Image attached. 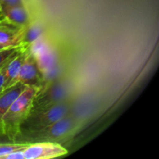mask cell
<instances>
[{"label": "cell", "instance_id": "cell-1", "mask_svg": "<svg viewBox=\"0 0 159 159\" xmlns=\"http://www.w3.org/2000/svg\"><path fill=\"white\" fill-rule=\"evenodd\" d=\"M40 89L26 85L23 91L12 102L2 119V130L7 137L18 131L20 123L29 113L33 101Z\"/></svg>", "mask_w": 159, "mask_h": 159}, {"label": "cell", "instance_id": "cell-2", "mask_svg": "<svg viewBox=\"0 0 159 159\" xmlns=\"http://www.w3.org/2000/svg\"><path fill=\"white\" fill-rule=\"evenodd\" d=\"M67 113L68 107L63 102L54 104L34 113L28 114L20 123L18 131L26 134L40 130L65 117Z\"/></svg>", "mask_w": 159, "mask_h": 159}, {"label": "cell", "instance_id": "cell-3", "mask_svg": "<svg viewBox=\"0 0 159 159\" xmlns=\"http://www.w3.org/2000/svg\"><path fill=\"white\" fill-rule=\"evenodd\" d=\"M71 93V87L65 82H57L39 89L28 114H31L54 104L62 102Z\"/></svg>", "mask_w": 159, "mask_h": 159}, {"label": "cell", "instance_id": "cell-4", "mask_svg": "<svg viewBox=\"0 0 159 159\" xmlns=\"http://www.w3.org/2000/svg\"><path fill=\"white\" fill-rule=\"evenodd\" d=\"M73 127L71 118H61L59 120L36 131L26 134L30 140H55L66 136L70 133Z\"/></svg>", "mask_w": 159, "mask_h": 159}, {"label": "cell", "instance_id": "cell-5", "mask_svg": "<svg viewBox=\"0 0 159 159\" xmlns=\"http://www.w3.org/2000/svg\"><path fill=\"white\" fill-rule=\"evenodd\" d=\"M23 153L25 159H49L65 155L68 152L57 143L38 142L27 144Z\"/></svg>", "mask_w": 159, "mask_h": 159}, {"label": "cell", "instance_id": "cell-6", "mask_svg": "<svg viewBox=\"0 0 159 159\" xmlns=\"http://www.w3.org/2000/svg\"><path fill=\"white\" fill-rule=\"evenodd\" d=\"M17 82H21L25 85L34 86L39 89H41L43 85H44L42 73L39 70L35 58L29 51L22 65L17 77Z\"/></svg>", "mask_w": 159, "mask_h": 159}, {"label": "cell", "instance_id": "cell-7", "mask_svg": "<svg viewBox=\"0 0 159 159\" xmlns=\"http://www.w3.org/2000/svg\"><path fill=\"white\" fill-rule=\"evenodd\" d=\"M25 28L26 26H16L6 20L1 21L0 44L5 48L20 46Z\"/></svg>", "mask_w": 159, "mask_h": 159}, {"label": "cell", "instance_id": "cell-8", "mask_svg": "<svg viewBox=\"0 0 159 159\" xmlns=\"http://www.w3.org/2000/svg\"><path fill=\"white\" fill-rule=\"evenodd\" d=\"M28 54V50L26 49L12 59L3 68L4 69V89L12 86L17 82V77L19 75L22 65Z\"/></svg>", "mask_w": 159, "mask_h": 159}, {"label": "cell", "instance_id": "cell-9", "mask_svg": "<svg viewBox=\"0 0 159 159\" xmlns=\"http://www.w3.org/2000/svg\"><path fill=\"white\" fill-rule=\"evenodd\" d=\"M26 85L20 82H17L12 86L5 89L0 93V133H2V119L9 108L11 104L16 99L17 96L23 91Z\"/></svg>", "mask_w": 159, "mask_h": 159}, {"label": "cell", "instance_id": "cell-10", "mask_svg": "<svg viewBox=\"0 0 159 159\" xmlns=\"http://www.w3.org/2000/svg\"><path fill=\"white\" fill-rule=\"evenodd\" d=\"M33 56L35 58L39 70L41 73L51 69L57 64V57L56 52L49 44L43 50L37 53L35 55Z\"/></svg>", "mask_w": 159, "mask_h": 159}, {"label": "cell", "instance_id": "cell-11", "mask_svg": "<svg viewBox=\"0 0 159 159\" xmlns=\"http://www.w3.org/2000/svg\"><path fill=\"white\" fill-rule=\"evenodd\" d=\"M5 20L16 26H26L29 25V15L23 6L9 8L3 12Z\"/></svg>", "mask_w": 159, "mask_h": 159}, {"label": "cell", "instance_id": "cell-12", "mask_svg": "<svg viewBox=\"0 0 159 159\" xmlns=\"http://www.w3.org/2000/svg\"><path fill=\"white\" fill-rule=\"evenodd\" d=\"M43 29L40 25L34 23L26 26L22 37L20 46L25 49H27L30 45L32 44L35 40L43 36Z\"/></svg>", "mask_w": 159, "mask_h": 159}, {"label": "cell", "instance_id": "cell-13", "mask_svg": "<svg viewBox=\"0 0 159 159\" xmlns=\"http://www.w3.org/2000/svg\"><path fill=\"white\" fill-rule=\"evenodd\" d=\"M25 48L22 46L9 47V48H3L0 51V70L6 65H7L13 57L23 52Z\"/></svg>", "mask_w": 159, "mask_h": 159}, {"label": "cell", "instance_id": "cell-14", "mask_svg": "<svg viewBox=\"0 0 159 159\" xmlns=\"http://www.w3.org/2000/svg\"><path fill=\"white\" fill-rule=\"evenodd\" d=\"M28 144H12V143H0V159H2L6 155L20 148H23Z\"/></svg>", "mask_w": 159, "mask_h": 159}, {"label": "cell", "instance_id": "cell-15", "mask_svg": "<svg viewBox=\"0 0 159 159\" xmlns=\"http://www.w3.org/2000/svg\"><path fill=\"white\" fill-rule=\"evenodd\" d=\"M18 6H23L22 0H0V8L2 13L9 8Z\"/></svg>", "mask_w": 159, "mask_h": 159}, {"label": "cell", "instance_id": "cell-16", "mask_svg": "<svg viewBox=\"0 0 159 159\" xmlns=\"http://www.w3.org/2000/svg\"><path fill=\"white\" fill-rule=\"evenodd\" d=\"M24 148H25L17 149V150L8 154L2 159H25L24 153H23V149Z\"/></svg>", "mask_w": 159, "mask_h": 159}, {"label": "cell", "instance_id": "cell-17", "mask_svg": "<svg viewBox=\"0 0 159 159\" xmlns=\"http://www.w3.org/2000/svg\"><path fill=\"white\" fill-rule=\"evenodd\" d=\"M4 68V67H3ZM3 68L0 70V93L4 89V82H5V76H4V69Z\"/></svg>", "mask_w": 159, "mask_h": 159}, {"label": "cell", "instance_id": "cell-18", "mask_svg": "<svg viewBox=\"0 0 159 159\" xmlns=\"http://www.w3.org/2000/svg\"><path fill=\"white\" fill-rule=\"evenodd\" d=\"M6 135H5L4 134L2 133H0V143H5L6 141H5V140H6Z\"/></svg>", "mask_w": 159, "mask_h": 159}, {"label": "cell", "instance_id": "cell-19", "mask_svg": "<svg viewBox=\"0 0 159 159\" xmlns=\"http://www.w3.org/2000/svg\"><path fill=\"white\" fill-rule=\"evenodd\" d=\"M5 20V16H4V15H3L2 12L1 8H0V22L2 21V20Z\"/></svg>", "mask_w": 159, "mask_h": 159}, {"label": "cell", "instance_id": "cell-20", "mask_svg": "<svg viewBox=\"0 0 159 159\" xmlns=\"http://www.w3.org/2000/svg\"><path fill=\"white\" fill-rule=\"evenodd\" d=\"M3 48H5V47H3L2 45H1V44H0V51H1V50H2Z\"/></svg>", "mask_w": 159, "mask_h": 159}]
</instances>
